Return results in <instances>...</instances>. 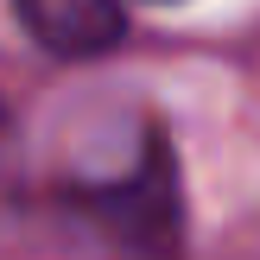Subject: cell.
<instances>
[{
    "instance_id": "1",
    "label": "cell",
    "mask_w": 260,
    "mask_h": 260,
    "mask_svg": "<svg viewBox=\"0 0 260 260\" xmlns=\"http://www.w3.org/2000/svg\"><path fill=\"white\" fill-rule=\"evenodd\" d=\"M83 203L102 216L108 235L127 241V248L172 254L178 248V216H184V210H178V159H172V146L152 134L134 172L114 178V184H102V190H89Z\"/></svg>"
},
{
    "instance_id": "2",
    "label": "cell",
    "mask_w": 260,
    "mask_h": 260,
    "mask_svg": "<svg viewBox=\"0 0 260 260\" xmlns=\"http://www.w3.org/2000/svg\"><path fill=\"white\" fill-rule=\"evenodd\" d=\"M13 13L57 57H102L127 38L121 0H13Z\"/></svg>"
},
{
    "instance_id": "3",
    "label": "cell",
    "mask_w": 260,
    "mask_h": 260,
    "mask_svg": "<svg viewBox=\"0 0 260 260\" xmlns=\"http://www.w3.org/2000/svg\"><path fill=\"white\" fill-rule=\"evenodd\" d=\"M7 190H13V121L0 108V203H7Z\"/></svg>"
}]
</instances>
